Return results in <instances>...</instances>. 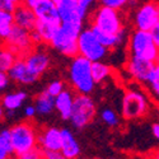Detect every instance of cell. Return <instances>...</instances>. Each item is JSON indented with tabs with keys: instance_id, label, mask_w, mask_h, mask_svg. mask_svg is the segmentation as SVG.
I'll return each instance as SVG.
<instances>
[{
	"instance_id": "42",
	"label": "cell",
	"mask_w": 159,
	"mask_h": 159,
	"mask_svg": "<svg viewBox=\"0 0 159 159\" xmlns=\"http://www.w3.org/2000/svg\"><path fill=\"white\" fill-rule=\"evenodd\" d=\"M8 3H10V4H13V5H18V4H20L22 3V0H7Z\"/></svg>"
},
{
	"instance_id": "36",
	"label": "cell",
	"mask_w": 159,
	"mask_h": 159,
	"mask_svg": "<svg viewBox=\"0 0 159 159\" xmlns=\"http://www.w3.org/2000/svg\"><path fill=\"white\" fill-rule=\"evenodd\" d=\"M37 115V111H36V107L34 106H27V107L24 108V116L28 117V118H32Z\"/></svg>"
},
{
	"instance_id": "23",
	"label": "cell",
	"mask_w": 159,
	"mask_h": 159,
	"mask_svg": "<svg viewBox=\"0 0 159 159\" xmlns=\"http://www.w3.org/2000/svg\"><path fill=\"white\" fill-rule=\"evenodd\" d=\"M92 74H93V79L96 84H99V83H103L112 74V69L106 62L94 61L92 62Z\"/></svg>"
},
{
	"instance_id": "24",
	"label": "cell",
	"mask_w": 159,
	"mask_h": 159,
	"mask_svg": "<svg viewBox=\"0 0 159 159\" xmlns=\"http://www.w3.org/2000/svg\"><path fill=\"white\" fill-rule=\"evenodd\" d=\"M14 155L11 145V135L10 129H5L0 131V159H8Z\"/></svg>"
},
{
	"instance_id": "12",
	"label": "cell",
	"mask_w": 159,
	"mask_h": 159,
	"mask_svg": "<svg viewBox=\"0 0 159 159\" xmlns=\"http://www.w3.org/2000/svg\"><path fill=\"white\" fill-rule=\"evenodd\" d=\"M8 74L13 82H16L18 84H24V85L36 83L37 79L39 78L28 69L27 64L24 61V57H18L16 62L13 64V66L9 69Z\"/></svg>"
},
{
	"instance_id": "38",
	"label": "cell",
	"mask_w": 159,
	"mask_h": 159,
	"mask_svg": "<svg viewBox=\"0 0 159 159\" xmlns=\"http://www.w3.org/2000/svg\"><path fill=\"white\" fill-rule=\"evenodd\" d=\"M31 36H32V39H33L34 45H36V43H41V42H42V38H41V36L38 34V32H37L36 30L31 31Z\"/></svg>"
},
{
	"instance_id": "2",
	"label": "cell",
	"mask_w": 159,
	"mask_h": 159,
	"mask_svg": "<svg viewBox=\"0 0 159 159\" xmlns=\"http://www.w3.org/2000/svg\"><path fill=\"white\" fill-rule=\"evenodd\" d=\"M129 51L131 56H138L152 62L159 59V48L153 41L150 31L135 30L129 38Z\"/></svg>"
},
{
	"instance_id": "3",
	"label": "cell",
	"mask_w": 159,
	"mask_h": 159,
	"mask_svg": "<svg viewBox=\"0 0 159 159\" xmlns=\"http://www.w3.org/2000/svg\"><path fill=\"white\" fill-rule=\"evenodd\" d=\"M11 145L14 155L20 158L24 153L38 147V134L30 122H20L10 129Z\"/></svg>"
},
{
	"instance_id": "34",
	"label": "cell",
	"mask_w": 159,
	"mask_h": 159,
	"mask_svg": "<svg viewBox=\"0 0 159 159\" xmlns=\"http://www.w3.org/2000/svg\"><path fill=\"white\" fill-rule=\"evenodd\" d=\"M150 34H152V37H153L154 43H155L157 47L159 48V22L150 30Z\"/></svg>"
},
{
	"instance_id": "28",
	"label": "cell",
	"mask_w": 159,
	"mask_h": 159,
	"mask_svg": "<svg viewBox=\"0 0 159 159\" xmlns=\"http://www.w3.org/2000/svg\"><path fill=\"white\" fill-rule=\"evenodd\" d=\"M101 118H102V121L110 127H116L118 125V122H120L117 113L115 111H112L111 108H104L101 113Z\"/></svg>"
},
{
	"instance_id": "8",
	"label": "cell",
	"mask_w": 159,
	"mask_h": 159,
	"mask_svg": "<svg viewBox=\"0 0 159 159\" xmlns=\"http://www.w3.org/2000/svg\"><path fill=\"white\" fill-rule=\"evenodd\" d=\"M4 45L18 57H23L33 48L34 42L31 36V31L14 24L8 37L4 39Z\"/></svg>"
},
{
	"instance_id": "4",
	"label": "cell",
	"mask_w": 159,
	"mask_h": 159,
	"mask_svg": "<svg viewBox=\"0 0 159 159\" xmlns=\"http://www.w3.org/2000/svg\"><path fill=\"white\" fill-rule=\"evenodd\" d=\"M108 54V48L106 47L96 36L90 27L83 28L80 34L78 36V55H82L90 60L94 61H102Z\"/></svg>"
},
{
	"instance_id": "37",
	"label": "cell",
	"mask_w": 159,
	"mask_h": 159,
	"mask_svg": "<svg viewBox=\"0 0 159 159\" xmlns=\"http://www.w3.org/2000/svg\"><path fill=\"white\" fill-rule=\"evenodd\" d=\"M0 9L9 10V11H14V9H16V5H13V4L8 3L7 0H0Z\"/></svg>"
},
{
	"instance_id": "45",
	"label": "cell",
	"mask_w": 159,
	"mask_h": 159,
	"mask_svg": "<svg viewBox=\"0 0 159 159\" xmlns=\"http://www.w3.org/2000/svg\"><path fill=\"white\" fill-rule=\"evenodd\" d=\"M54 2H56V0H54Z\"/></svg>"
},
{
	"instance_id": "40",
	"label": "cell",
	"mask_w": 159,
	"mask_h": 159,
	"mask_svg": "<svg viewBox=\"0 0 159 159\" xmlns=\"http://www.w3.org/2000/svg\"><path fill=\"white\" fill-rule=\"evenodd\" d=\"M38 2H41V0H22V3L25 4V5H28L31 8H33Z\"/></svg>"
},
{
	"instance_id": "30",
	"label": "cell",
	"mask_w": 159,
	"mask_h": 159,
	"mask_svg": "<svg viewBox=\"0 0 159 159\" xmlns=\"http://www.w3.org/2000/svg\"><path fill=\"white\" fill-rule=\"evenodd\" d=\"M64 89H65V85H64V83L61 80H54V82H51L47 85V88H46V90L48 92L51 96H54V97H56L57 94H60Z\"/></svg>"
},
{
	"instance_id": "44",
	"label": "cell",
	"mask_w": 159,
	"mask_h": 159,
	"mask_svg": "<svg viewBox=\"0 0 159 159\" xmlns=\"http://www.w3.org/2000/svg\"><path fill=\"white\" fill-rule=\"evenodd\" d=\"M157 62H159V59H158V61H157Z\"/></svg>"
},
{
	"instance_id": "1",
	"label": "cell",
	"mask_w": 159,
	"mask_h": 159,
	"mask_svg": "<svg viewBox=\"0 0 159 159\" xmlns=\"http://www.w3.org/2000/svg\"><path fill=\"white\" fill-rule=\"evenodd\" d=\"M69 83L71 88L82 94H90L96 87L92 74V61L82 55L73 57L69 68Z\"/></svg>"
},
{
	"instance_id": "7",
	"label": "cell",
	"mask_w": 159,
	"mask_h": 159,
	"mask_svg": "<svg viewBox=\"0 0 159 159\" xmlns=\"http://www.w3.org/2000/svg\"><path fill=\"white\" fill-rule=\"evenodd\" d=\"M92 25L110 32V33H120L124 32V23L117 9L101 5L96 9L92 16Z\"/></svg>"
},
{
	"instance_id": "41",
	"label": "cell",
	"mask_w": 159,
	"mask_h": 159,
	"mask_svg": "<svg viewBox=\"0 0 159 159\" xmlns=\"http://www.w3.org/2000/svg\"><path fill=\"white\" fill-rule=\"evenodd\" d=\"M4 116H5V112H4V106L0 103V121L4 118Z\"/></svg>"
},
{
	"instance_id": "18",
	"label": "cell",
	"mask_w": 159,
	"mask_h": 159,
	"mask_svg": "<svg viewBox=\"0 0 159 159\" xmlns=\"http://www.w3.org/2000/svg\"><path fill=\"white\" fill-rule=\"evenodd\" d=\"M74 98L75 96L73 94V92L66 88L60 94L55 97V108L57 110L61 118H64V120H69L70 118L73 104H74Z\"/></svg>"
},
{
	"instance_id": "31",
	"label": "cell",
	"mask_w": 159,
	"mask_h": 159,
	"mask_svg": "<svg viewBox=\"0 0 159 159\" xmlns=\"http://www.w3.org/2000/svg\"><path fill=\"white\" fill-rule=\"evenodd\" d=\"M39 158H43L42 148L39 147V145H38V147H36V148H33V149H31L30 152L24 153L20 157V159H39Z\"/></svg>"
},
{
	"instance_id": "29",
	"label": "cell",
	"mask_w": 159,
	"mask_h": 159,
	"mask_svg": "<svg viewBox=\"0 0 159 159\" xmlns=\"http://www.w3.org/2000/svg\"><path fill=\"white\" fill-rule=\"evenodd\" d=\"M98 2H99L101 5L110 7V8L120 10V9H122L124 7L127 5V3L130 2V0H98Z\"/></svg>"
},
{
	"instance_id": "33",
	"label": "cell",
	"mask_w": 159,
	"mask_h": 159,
	"mask_svg": "<svg viewBox=\"0 0 159 159\" xmlns=\"http://www.w3.org/2000/svg\"><path fill=\"white\" fill-rule=\"evenodd\" d=\"M42 154H43V158L46 159H62V154L61 152H54V150H43L42 149Z\"/></svg>"
},
{
	"instance_id": "13",
	"label": "cell",
	"mask_w": 159,
	"mask_h": 159,
	"mask_svg": "<svg viewBox=\"0 0 159 159\" xmlns=\"http://www.w3.org/2000/svg\"><path fill=\"white\" fill-rule=\"evenodd\" d=\"M23 57H24L25 64L28 66V69L37 76H41L48 69L50 62H51L47 52L34 50V48H32L28 54Z\"/></svg>"
},
{
	"instance_id": "26",
	"label": "cell",
	"mask_w": 159,
	"mask_h": 159,
	"mask_svg": "<svg viewBox=\"0 0 159 159\" xmlns=\"http://www.w3.org/2000/svg\"><path fill=\"white\" fill-rule=\"evenodd\" d=\"M17 59L18 56L5 45L0 47V71H9V69L13 66Z\"/></svg>"
},
{
	"instance_id": "14",
	"label": "cell",
	"mask_w": 159,
	"mask_h": 159,
	"mask_svg": "<svg viewBox=\"0 0 159 159\" xmlns=\"http://www.w3.org/2000/svg\"><path fill=\"white\" fill-rule=\"evenodd\" d=\"M13 17H14V24L28 31H33L36 28V24L38 20L34 14V10L23 3L16 7L14 11H13Z\"/></svg>"
},
{
	"instance_id": "15",
	"label": "cell",
	"mask_w": 159,
	"mask_h": 159,
	"mask_svg": "<svg viewBox=\"0 0 159 159\" xmlns=\"http://www.w3.org/2000/svg\"><path fill=\"white\" fill-rule=\"evenodd\" d=\"M38 145L43 150L61 152V130L57 127H47L38 134Z\"/></svg>"
},
{
	"instance_id": "25",
	"label": "cell",
	"mask_w": 159,
	"mask_h": 159,
	"mask_svg": "<svg viewBox=\"0 0 159 159\" xmlns=\"http://www.w3.org/2000/svg\"><path fill=\"white\" fill-rule=\"evenodd\" d=\"M13 25H14L13 11L0 9V38L5 39L10 33Z\"/></svg>"
},
{
	"instance_id": "43",
	"label": "cell",
	"mask_w": 159,
	"mask_h": 159,
	"mask_svg": "<svg viewBox=\"0 0 159 159\" xmlns=\"http://www.w3.org/2000/svg\"><path fill=\"white\" fill-rule=\"evenodd\" d=\"M154 157H155V158H157V159H159V152H157V154H155V155H154Z\"/></svg>"
},
{
	"instance_id": "27",
	"label": "cell",
	"mask_w": 159,
	"mask_h": 159,
	"mask_svg": "<svg viewBox=\"0 0 159 159\" xmlns=\"http://www.w3.org/2000/svg\"><path fill=\"white\" fill-rule=\"evenodd\" d=\"M98 0H76V10L79 13L84 20L87 19V17L89 16V11L92 10V8L94 7V4Z\"/></svg>"
},
{
	"instance_id": "6",
	"label": "cell",
	"mask_w": 159,
	"mask_h": 159,
	"mask_svg": "<svg viewBox=\"0 0 159 159\" xmlns=\"http://www.w3.org/2000/svg\"><path fill=\"white\" fill-rule=\"evenodd\" d=\"M149 111L148 98L143 92L130 89L122 98V117L125 120H138L144 117Z\"/></svg>"
},
{
	"instance_id": "11",
	"label": "cell",
	"mask_w": 159,
	"mask_h": 159,
	"mask_svg": "<svg viewBox=\"0 0 159 159\" xmlns=\"http://www.w3.org/2000/svg\"><path fill=\"white\" fill-rule=\"evenodd\" d=\"M154 65L155 62L148 61L145 59H141L138 56H130L126 64V71L131 76V79H134L135 82L141 84H148V79Z\"/></svg>"
},
{
	"instance_id": "9",
	"label": "cell",
	"mask_w": 159,
	"mask_h": 159,
	"mask_svg": "<svg viewBox=\"0 0 159 159\" xmlns=\"http://www.w3.org/2000/svg\"><path fill=\"white\" fill-rule=\"evenodd\" d=\"M50 45L56 51H59L61 55L69 57H74L78 55V36H74L70 32L65 31L61 25Z\"/></svg>"
},
{
	"instance_id": "39",
	"label": "cell",
	"mask_w": 159,
	"mask_h": 159,
	"mask_svg": "<svg viewBox=\"0 0 159 159\" xmlns=\"http://www.w3.org/2000/svg\"><path fill=\"white\" fill-rule=\"evenodd\" d=\"M152 132H153V136L159 141V124L158 122L152 126Z\"/></svg>"
},
{
	"instance_id": "5",
	"label": "cell",
	"mask_w": 159,
	"mask_h": 159,
	"mask_svg": "<svg viewBox=\"0 0 159 159\" xmlns=\"http://www.w3.org/2000/svg\"><path fill=\"white\" fill-rule=\"evenodd\" d=\"M96 110V103L89 97V94L76 93L69 120L75 129H83L93 121Z\"/></svg>"
},
{
	"instance_id": "35",
	"label": "cell",
	"mask_w": 159,
	"mask_h": 159,
	"mask_svg": "<svg viewBox=\"0 0 159 159\" xmlns=\"http://www.w3.org/2000/svg\"><path fill=\"white\" fill-rule=\"evenodd\" d=\"M149 87H150V90H152V94L154 96V98L159 103V79L155 82H153V83H150Z\"/></svg>"
},
{
	"instance_id": "20",
	"label": "cell",
	"mask_w": 159,
	"mask_h": 159,
	"mask_svg": "<svg viewBox=\"0 0 159 159\" xmlns=\"http://www.w3.org/2000/svg\"><path fill=\"white\" fill-rule=\"evenodd\" d=\"M34 107H36L37 115L47 116L55 110V97L51 96L47 90L41 92L34 99Z\"/></svg>"
},
{
	"instance_id": "21",
	"label": "cell",
	"mask_w": 159,
	"mask_h": 159,
	"mask_svg": "<svg viewBox=\"0 0 159 159\" xmlns=\"http://www.w3.org/2000/svg\"><path fill=\"white\" fill-rule=\"evenodd\" d=\"M59 28H60V23L47 22V20H39L38 19L34 30L38 32L39 36H41L42 42L50 43L52 41V38L55 37V34H56Z\"/></svg>"
},
{
	"instance_id": "17",
	"label": "cell",
	"mask_w": 159,
	"mask_h": 159,
	"mask_svg": "<svg viewBox=\"0 0 159 159\" xmlns=\"http://www.w3.org/2000/svg\"><path fill=\"white\" fill-rule=\"evenodd\" d=\"M61 154L65 159H74L80 154V145L68 129H61Z\"/></svg>"
},
{
	"instance_id": "19",
	"label": "cell",
	"mask_w": 159,
	"mask_h": 159,
	"mask_svg": "<svg viewBox=\"0 0 159 159\" xmlns=\"http://www.w3.org/2000/svg\"><path fill=\"white\" fill-rule=\"evenodd\" d=\"M90 28L93 30V32L96 33V36L98 37L99 41L107 47L108 50L116 48L118 46H121L125 41V33L120 32V33H110V32H106L96 25H90Z\"/></svg>"
},
{
	"instance_id": "16",
	"label": "cell",
	"mask_w": 159,
	"mask_h": 159,
	"mask_svg": "<svg viewBox=\"0 0 159 159\" xmlns=\"http://www.w3.org/2000/svg\"><path fill=\"white\" fill-rule=\"evenodd\" d=\"M32 9L34 10L37 19L60 23L59 8L54 0H41V2H38Z\"/></svg>"
},
{
	"instance_id": "22",
	"label": "cell",
	"mask_w": 159,
	"mask_h": 159,
	"mask_svg": "<svg viewBox=\"0 0 159 159\" xmlns=\"http://www.w3.org/2000/svg\"><path fill=\"white\" fill-rule=\"evenodd\" d=\"M25 99H27V93L24 90H17L13 93L5 94L2 99V104L7 111H16L23 104Z\"/></svg>"
},
{
	"instance_id": "10",
	"label": "cell",
	"mask_w": 159,
	"mask_h": 159,
	"mask_svg": "<svg viewBox=\"0 0 159 159\" xmlns=\"http://www.w3.org/2000/svg\"><path fill=\"white\" fill-rule=\"evenodd\" d=\"M159 22V4L147 3L141 5L134 18L135 27L143 31H150Z\"/></svg>"
},
{
	"instance_id": "32",
	"label": "cell",
	"mask_w": 159,
	"mask_h": 159,
	"mask_svg": "<svg viewBox=\"0 0 159 159\" xmlns=\"http://www.w3.org/2000/svg\"><path fill=\"white\" fill-rule=\"evenodd\" d=\"M11 80L8 71H0V92H3L4 89L8 88L9 82Z\"/></svg>"
}]
</instances>
